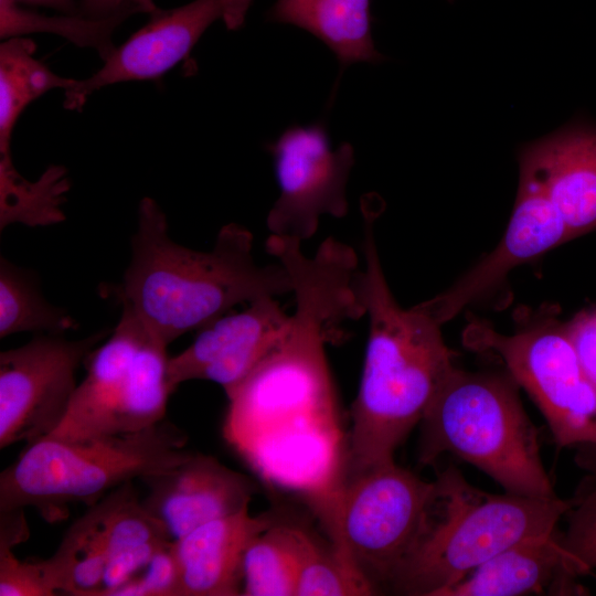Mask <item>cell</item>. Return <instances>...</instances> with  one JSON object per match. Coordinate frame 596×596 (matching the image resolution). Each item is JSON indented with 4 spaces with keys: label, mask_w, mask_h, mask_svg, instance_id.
Instances as JSON below:
<instances>
[{
    "label": "cell",
    "mask_w": 596,
    "mask_h": 596,
    "mask_svg": "<svg viewBox=\"0 0 596 596\" xmlns=\"http://www.w3.org/2000/svg\"><path fill=\"white\" fill-rule=\"evenodd\" d=\"M364 267L355 290L369 319L362 375L351 408L345 472L394 460L455 368L441 323L425 301L404 309L387 284L375 237L377 213L363 207Z\"/></svg>",
    "instance_id": "cell-1"
},
{
    "label": "cell",
    "mask_w": 596,
    "mask_h": 596,
    "mask_svg": "<svg viewBox=\"0 0 596 596\" xmlns=\"http://www.w3.org/2000/svg\"><path fill=\"white\" fill-rule=\"evenodd\" d=\"M131 248L119 300L167 347L236 305L292 292L280 263L256 262L253 235L246 227L224 225L211 251H194L170 238L167 217L150 198L139 203Z\"/></svg>",
    "instance_id": "cell-2"
},
{
    "label": "cell",
    "mask_w": 596,
    "mask_h": 596,
    "mask_svg": "<svg viewBox=\"0 0 596 596\" xmlns=\"http://www.w3.org/2000/svg\"><path fill=\"white\" fill-rule=\"evenodd\" d=\"M518 389L509 373L455 366L421 421L419 461L432 464L448 453L486 472L505 492L556 496Z\"/></svg>",
    "instance_id": "cell-3"
},
{
    "label": "cell",
    "mask_w": 596,
    "mask_h": 596,
    "mask_svg": "<svg viewBox=\"0 0 596 596\" xmlns=\"http://www.w3.org/2000/svg\"><path fill=\"white\" fill-rule=\"evenodd\" d=\"M187 436L166 422L146 429L85 439L43 437L0 473V510L35 508L60 522L68 505L89 507L116 488L167 471L193 451Z\"/></svg>",
    "instance_id": "cell-4"
},
{
    "label": "cell",
    "mask_w": 596,
    "mask_h": 596,
    "mask_svg": "<svg viewBox=\"0 0 596 596\" xmlns=\"http://www.w3.org/2000/svg\"><path fill=\"white\" fill-rule=\"evenodd\" d=\"M443 496L434 522L392 590L440 596L507 547L556 532L570 500L491 494L469 485L454 467L440 473Z\"/></svg>",
    "instance_id": "cell-5"
},
{
    "label": "cell",
    "mask_w": 596,
    "mask_h": 596,
    "mask_svg": "<svg viewBox=\"0 0 596 596\" xmlns=\"http://www.w3.org/2000/svg\"><path fill=\"white\" fill-rule=\"evenodd\" d=\"M441 494L439 476L425 481L395 461L345 472L330 503L334 550L376 593L392 589L427 535Z\"/></svg>",
    "instance_id": "cell-6"
},
{
    "label": "cell",
    "mask_w": 596,
    "mask_h": 596,
    "mask_svg": "<svg viewBox=\"0 0 596 596\" xmlns=\"http://www.w3.org/2000/svg\"><path fill=\"white\" fill-rule=\"evenodd\" d=\"M464 344L491 353L532 397L560 447L596 448V387L585 375L565 324L553 312L520 319L511 334L488 323L471 321Z\"/></svg>",
    "instance_id": "cell-7"
},
{
    "label": "cell",
    "mask_w": 596,
    "mask_h": 596,
    "mask_svg": "<svg viewBox=\"0 0 596 596\" xmlns=\"http://www.w3.org/2000/svg\"><path fill=\"white\" fill-rule=\"evenodd\" d=\"M106 332L78 340L42 334L0 353V448L52 434L76 390V372Z\"/></svg>",
    "instance_id": "cell-8"
},
{
    "label": "cell",
    "mask_w": 596,
    "mask_h": 596,
    "mask_svg": "<svg viewBox=\"0 0 596 596\" xmlns=\"http://www.w3.org/2000/svg\"><path fill=\"white\" fill-rule=\"evenodd\" d=\"M266 148L279 188L266 219L270 235L302 244L317 232L322 215H347V184L354 164L351 143L333 150L327 127L319 121L290 126Z\"/></svg>",
    "instance_id": "cell-9"
},
{
    "label": "cell",
    "mask_w": 596,
    "mask_h": 596,
    "mask_svg": "<svg viewBox=\"0 0 596 596\" xmlns=\"http://www.w3.org/2000/svg\"><path fill=\"white\" fill-rule=\"evenodd\" d=\"M253 0H194L156 9L141 29L116 47L92 76L65 89L64 107L79 111L88 96L107 85L156 79L188 57L205 30L222 21L231 30L243 26Z\"/></svg>",
    "instance_id": "cell-10"
},
{
    "label": "cell",
    "mask_w": 596,
    "mask_h": 596,
    "mask_svg": "<svg viewBox=\"0 0 596 596\" xmlns=\"http://www.w3.org/2000/svg\"><path fill=\"white\" fill-rule=\"evenodd\" d=\"M289 318L272 296L217 318L198 330L188 348L169 358L170 389L174 391L191 380H206L221 385L230 397L277 343Z\"/></svg>",
    "instance_id": "cell-11"
},
{
    "label": "cell",
    "mask_w": 596,
    "mask_h": 596,
    "mask_svg": "<svg viewBox=\"0 0 596 596\" xmlns=\"http://www.w3.org/2000/svg\"><path fill=\"white\" fill-rule=\"evenodd\" d=\"M570 238L554 204L530 179L519 175V188L507 230L496 248L448 289L425 300L444 324L467 305L502 284L507 275Z\"/></svg>",
    "instance_id": "cell-12"
},
{
    "label": "cell",
    "mask_w": 596,
    "mask_h": 596,
    "mask_svg": "<svg viewBox=\"0 0 596 596\" xmlns=\"http://www.w3.org/2000/svg\"><path fill=\"white\" fill-rule=\"evenodd\" d=\"M142 481L148 494L141 502L172 541L248 508L254 493L248 478L200 453Z\"/></svg>",
    "instance_id": "cell-13"
},
{
    "label": "cell",
    "mask_w": 596,
    "mask_h": 596,
    "mask_svg": "<svg viewBox=\"0 0 596 596\" xmlns=\"http://www.w3.org/2000/svg\"><path fill=\"white\" fill-rule=\"evenodd\" d=\"M519 168L554 204L570 238L596 228V127L571 124L524 145Z\"/></svg>",
    "instance_id": "cell-14"
},
{
    "label": "cell",
    "mask_w": 596,
    "mask_h": 596,
    "mask_svg": "<svg viewBox=\"0 0 596 596\" xmlns=\"http://www.w3.org/2000/svg\"><path fill=\"white\" fill-rule=\"evenodd\" d=\"M274 522L248 508L210 521L173 541L180 596L242 595V566L252 540Z\"/></svg>",
    "instance_id": "cell-15"
},
{
    "label": "cell",
    "mask_w": 596,
    "mask_h": 596,
    "mask_svg": "<svg viewBox=\"0 0 596 596\" xmlns=\"http://www.w3.org/2000/svg\"><path fill=\"white\" fill-rule=\"evenodd\" d=\"M110 338L87 358V374L77 384L65 417L50 437L74 440L107 435L126 387L132 359L149 334L127 306Z\"/></svg>",
    "instance_id": "cell-16"
},
{
    "label": "cell",
    "mask_w": 596,
    "mask_h": 596,
    "mask_svg": "<svg viewBox=\"0 0 596 596\" xmlns=\"http://www.w3.org/2000/svg\"><path fill=\"white\" fill-rule=\"evenodd\" d=\"M574 579L566 567L556 531L507 547L440 596L563 595L575 592Z\"/></svg>",
    "instance_id": "cell-17"
},
{
    "label": "cell",
    "mask_w": 596,
    "mask_h": 596,
    "mask_svg": "<svg viewBox=\"0 0 596 596\" xmlns=\"http://www.w3.org/2000/svg\"><path fill=\"white\" fill-rule=\"evenodd\" d=\"M272 22L304 29L324 43L340 66L385 60L373 42L370 0H277L267 14Z\"/></svg>",
    "instance_id": "cell-18"
},
{
    "label": "cell",
    "mask_w": 596,
    "mask_h": 596,
    "mask_svg": "<svg viewBox=\"0 0 596 596\" xmlns=\"http://www.w3.org/2000/svg\"><path fill=\"white\" fill-rule=\"evenodd\" d=\"M316 543L305 530L273 523L245 551L242 595L296 596L301 566Z\"/></svg>",
    "instance_id": "cell-19"
},
{
    "label": "cell",
    "mask_w": 596,
    "mask_h": 596,
    "mask_svg": "<svg viewBox=\"0 0 596 596\" xmlns=\"http://www.w3.org/2000/svg\"><path fill=\"white\" fill-rule=\"evenodd\" d=\"M36 44L14 36L0 45V155L10 153L14 125L24 108L44 93L75 84L77 79L53 73L34 57Z\"/></svg>",
    "instance_id": "cell-20"
},
{
    "label": "cell",
    "mask_w": 596,
    "mask_h": 596,
    "mask_svg": "<svg viewBox=\"0 0 596 596\" xmlns=\"http://www.w3.org/2000/svg\"><path fill=\"white\" fill-rule=\"evenodd\" d=\"M167 345L150 333L137 350L107 435L135 433L164 419L172 393L167 381Z\"/></svg>",
    "instance_id": "cell-21"
},
{
    "label": "cell",
    "mask_w": 596,
    "mask_h": 596,
    "mask_svg": "<svg viewBox=\"0 0 596 596\" xmlns=\"http://www.w3.org/2000/svg\"><path fill=\"white\" fill-rule=\"evenodd\" d=\"M70 185L62 166H50L36 181H29L12 158H0V228L12 223L34 227L64 221L62 205Z\"/></svg>",
    "instance_id": "cell-22"
},
{
    "label": "cell",
    "mask_w": 596,
    "mask_h": 596,
    "mask_svg": "<svg viewBox=\"0 0 596 596\" xmlns=\"http://www.w3.org/2000/svg\"><path fill=\"white\" fill-rule=\"evenodd\" d=\"M130 15L125 12L100 19L65 13L45 15L22 8L17 0H0V38L4 41L26 33H52L79 47L94 49L105 61L116 49L113 33Z\"/></svg>",
    "instance_id": "cell-23"
},
{
    "label": "cell",
    "mask_w": 596,
    "mask_h": 596,
    "mask_svg": "<svg viewBox=\"0 0 596 596\" xmlns=\"http://www.w3.org/2000/svg\"><path fill=\"white\" fill-rule=\"evenodd\" d=\"M76 328V321L50 305L25 273L1 257L0 338L28 331L62 334Z\"/></svg>",
    "instance_id": "cell-24"
},
{
    "label": "cell",
    "mask_w": 596,
    "mask_h": 596,
    "mask_svg": "<svg viewBox=\"0 0 596 596\" xmlns=\"http://www.w3.org/2000/svg\"><path fill=\"white\" fill-rule=\"evenodd\" d=\"M564 517L567 528L557 532L568 572L576 577L596 567V462L575 494Z\"/></svg>",
    "instance_id": "cell-25"
},
{
    "label": "cell",
    "mask_w": 596,
    "mask_h": 596,
    "mask_svg": "<svg viewBox=\"0 0 596 596\" xmlns=\"http://www.w3.org/2000/svg\"><path fill=\"white\" fill-rule=\"evenodd\" d=\"M375 588L332 547L317 543L306 557L296 587V596L373 595Z\"/></svg>",
    "instance_id": "cell-26"
},
{
    "label": "cell",
    "mask_w": 596,
    "mask_h": 596,
    "mask_svg": "<svg viewBox=\"0 0 596 596\" xmlns=\"http://www.w3.org/2000/svg\"><path fill=\"white\" fill-rule=\"evenodd\" d=\"M57 590L44 560L21 561L13 550L0 549V596H53Z\"/></svg>",
    "instance_id": "cell-27"
},
{
    "label": "cell",
    "mask_w": 596,
    "mask_h": 596,
    "mask_svg": "<svg viewBox=\"0 0 596 596\" xmlns=\"http://www.w3.org/2000/svg\"><path fill=\"white\" fill-rule=\"evenodd\" d=\"M111 596H180L179 566L172 544L153 556L142 575L118 587Z\"/></svg>",
    "instance_id": "cell-28"
},
{
    "label": "cell",
    "mask_w": 596,
    "mask_h": 596,
    "mask_svg": "<svg viewBox=\"0 0 596 596\" xmlns=\"http://www.w3.org/2000/svg\"><path fill=\"white\" fill-rule=\"evenodd\" d=\"M565 327L585 375L596 387V309L579 312Z\"/></svg>",
    "instance_id": "cell-29"
},
{
    "label": "cell",
    "mask_w": 596,
    "mask_h": 596,
    "mask_svg": "<svg viewBox=\"0 0 596 596\" xmlns=\"http://www.w3.org/2000/svg\"><path fill=\"white\" fill-rule=\"evenodd\" d=\"M157 9L152 0H79V14L100 19L118 13H151Z\"/></svg>",
    "instance_id": "cell-30"
},
{
    "label": "cell",
    "mask_w": 596,
    "mask_h": 596,
    "mask_svg": "<svg viewBox=\"0 0 596 596\" xmlns=\"http://www.w3.org/2000/svg\"><path fill=\"white\" fill-rule=\"evenodd\" d=\"M30 534L24 509L0 510V549H10L28 540Z\"/></svg>",
    "instance_id": "cell-31"
},
{
    "label": "cell",
    "mask_w": 596,
    "mask_h": 596,
    "mask_svg": "<svg viewBox=\"0 0 596 596\" xmlns=\"http://www.w3.org/2000/svg\"><path fill=\"white\" fill-rule=\"evenodd\" d=\"M20 4L45 7L65 14H79L78 0H17Z\"/></svg>",
    "instance_id": "cell-32"
},
{
    "label": "cell",
    "mask_w": 596,
    "mask_h": 596,
    "mask_svg": "<svg viewBox=\"0 0 596 596\" xmlns=\"http://www.w3.org/2000/svg\"><path fill=\"white\" fill-rule=\"evenodd\" d=\"M449 1H451V0H449Z\"/></svg>",
    "instance_id": "cell-33"
}]
</instances>
